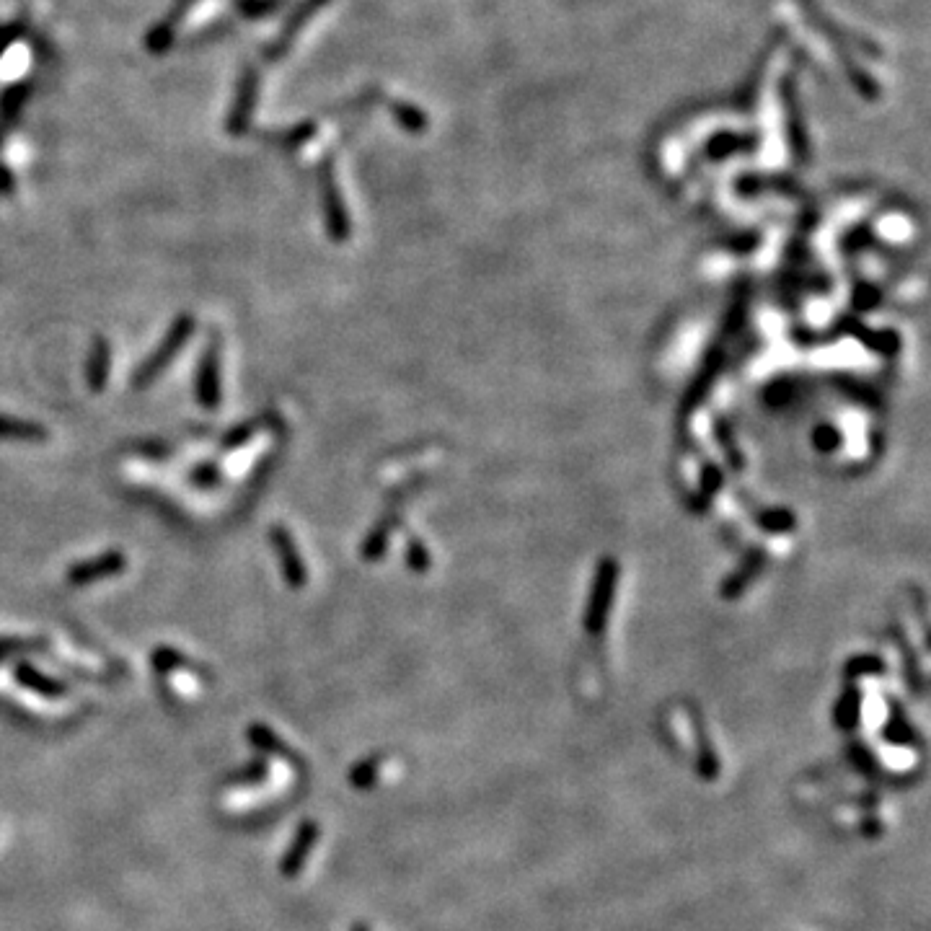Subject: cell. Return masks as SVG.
<instances>
[{
  "instance_id": "1",
  "label": "cell",
  "mask_w": 931,
  "mask_h": 931,
  "mask_svg": "<svg viewBox=\"0 0 931 931\" xmlns=\"http://www.w3.org/2000/svg\"><path fill=\"white\" fill-rule=\"evenodd\" d=\"M616 577H619V567H616V562H613V559H603V562L598 564V572H595L593 593H590V606H588V613H585V626H588V632L600 634L603 629H606L613 590H616Z\"/></svg>"
},
{
  "instance_id": "2",
  "label": "cell",
  "mask_w": 931,
  "mask_h": 931,
  "mask_svg": "<svg viewBox=\"0 0 931 931\" xmlns=\"http://www.w3.org/2000/svg\"><path fill=\"white\" fill-rule=\"evenodd\" d=\"M189 334H192V319H187V316H184V319L176 321V326L171 329L169 342H163L161 347H158L156 355L150 357L148 363H145L143 368L138 370V378H135V383H138V386H143V383L153 381V378L158 375V370H161L163 365L169 363L171 357H174V350H179V344H182L184 339H189Z\"/></svg>"
},
{
  "instance_id": "3",
  "label": "cell",
  "mask_w": 931,
  "mask_h": 931,
  "mask_svg": "<svg viewBox=\"0 0 931 931\" xmlns=\"http://www.w3.org/2000/svg\"><path fill=\"white\" fill-rule=\"evenodd\" d=\"M272 536H275V546H277V551H280L282 567H285L288 582H293L295 588H300V585H303V580H306V569H303V564H300L298 551H295L293 541H290V536L282 531V528H275V533H272Z\"/></svg>"
},
{
  "instance_id": "4",
  "label": "cell",
  "mask_w": 931,
  "mask_h": 931,
  "mask_svg": "<svg viewBox=\"0 0 931 931\" xmlns=\"http://www.w3.org/2000/svg\"><path fill=\"white\" fill-rule=\"evenodd\" d=\"M122 567H125V559L112 554V557H104L94 564H81V567H75L73 572H70V582H73V585H81V582H94L96 577L114 575V572H119Z\"/></svg>"
},
{
  "instance_id": "5",
  "label": "cell",
  "mask_w": 931,
  "mask_h": 931,
  "mask_svg": "<svg viewBox=\"0 0 931 931\" xmlns=\"http://www.w3.org/2000/svg\"><path fill=\"white\" fill-rule=\"evenodd\" d=\"M197 391H200V401L205 404V407H215V404H218L220 388H218V363H215V352H210L205 363H202L200 386H197Z\"/></svg>"
},
{
  "instance_id": "6",
  "label": "cell",
  "mask_w": 931,
  "mask_h": 931,
  "mask_svg": "<svg viewBox=\"0 0 931 931\" xmlns=\"http://www.w3.org/2000/svg\"><path fill=\"white\" fill-rule=\"evenodd\" d=\"M107 370H109V347L107 342H96L94 352H91V363H88V383L94 391H99L107 383Z\"/></svg>"
},
{
  "instance_id": "7",
  "label": "cell",
  "mask_w": 931,
  "mask_h": 931,
  "mask_svg": "<svg viewBox=\"0 0 931 931\" xmlns=\"http://www.w3.org/2000/svg\"><path fill=\"white\" fill-rule=\"evenodd\" d=\"M0 438H13V440H42L44 430H39L32 422H19V419H3L0 417Z\"/></svg>"
}]
</instances>
